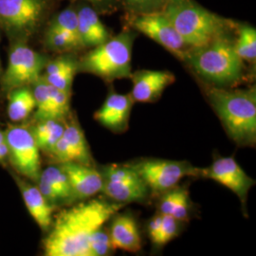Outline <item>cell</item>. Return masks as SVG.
<instances>
[{
    "instance_id": "cell-1",
    "label": "cell",
    "mask_w": 256,
    "mask_h": 256,
    "mask_svg": "<svg viewBox=\"0 0 256 256\" xmlns=\"http://www.w3.org/2000/svg\"><path fill=\"white\" fill-rule=\"evenodd\" d=\"M122 207V203L93 200L62 210L44 240L46 256H86L88 243Z\"/></svg>"
},
{
    "instance_id": "cell-2",
    "label": "cell",
    "mask_w": 256,
    "mask_h": 256,
    "mask_svg": "<svg viewBox=\"0 0 256 256\" xmlns=\"http://www.w3.org/2000/svg\"><path fill=\"white\" fill-rule=\"evenodd\" d=\"M208 97L230 138L239 146L254 144L256 88L229 90L214 86L208 92Z\"/></svg>"
},
{
    "instance_id": "cell-3",
    "label": "cell",
    "mask_w": 256,
    "mask_h": 256,
    "mask_svg": "<svg viewBox=\"0 0 256 256\" xmlns=\"http://www.w3.org/2000/svg\"><path fill=\"white\" fill-rule=\"evenodd\" d=\"M162 12L190 48L223 36L230 25L228 20L204 9L194 0H168Z\"/></svg>"
},
{
    "instance_id": "cell-4",
    "label": "cell",
    "mask_w": 256,
    "mask_h": 256,
    "mask_svg": "<svg viewBox=\"0 0 256 256\" xmlns=\"http://www.w3.org/2000/svg\"><path fill=\"white\" fill-rule=\"evenodd\" d=\"M185 61L203 79L218 86L232 84L242 77L243 60L234 44L224 36L204 46L189 48Z\"/></svg>"
},
{
    "instance_id": "cell-5",
    "label": "cell",
    "mask_w": 256,
    "mask_h": 256,
    "mask_svg": "<svg viewBox=\"0 0 256 256\" xmlns=\"http://www.w3.org/2000/svg\"><path fill=\"white\" fill-rule=\"evenodd\" d=\"M135 36V34L131 32H122L101 45L94 46L82 58L81 70L97 75L106 82L130 78Z\"/></svg>"
},
{
    "instance_id": "cell-6",
    "label": "cell",
    "mask_w": 256,
    "mask_h": 256,
    "mask_svg": "<svg viewBox=\"0 0 256 256\" xmlns=\"http://www.w3.org/2000/svg\"><path fill=\"white\" fill-rule=\"evenodd\" d=\"M149 189L155 192L168 191L184 176H202V168L186 162L146 160L132 164Z\"/></svg>"
},
{
    "instance_id": "cell-7",
    "label": "cell",
    "mask_w": 256,
    "mask_h": 256,
    "mask_svg": "<svg viewBox=\"0 0 256 256\" xmlns=\"http://www.w3.org/2000/svg\"><path fill=\"white\" fill-rule=\"evenodd\" d=\"M12 164L19 174L37 182L41 174L40 149L32 132L24 126H12L5 132Z\"/></svg>"
},
{
    "instance_id": "cell-8",
    "label": "cell",
    "mask_w": 256,
    "mask_h": 256,
    "mask_svg": "<svg viewBox=\"0 0 256 256\" xmlns=\"http://www.w3.org/2000/svg\"><path fill=\"white\" fill-rule=\"evenodd\" d=\"M102 192L119 203L144 200L149 188L132 165H111L102 174Z\"/></svg>"
},
{
    "instance_id": "cell-9",
    "label": "cell",
    "mask_w": 256,
    "mask_h": 256,
    "mask_svg": "<svg viewBox=\"0 0 256 256\" xmlns=\"http://www.w3.org/2000/svg\"><path fill=\"white\" fill-rule=\"evenodd\" d=\"M131 25L178 58L185 60L190 48L185 44L173 24L162 10L136 14L131 21Z\"/></svg>"
},
{
    "instance_id": "cell-10",
    "label": "cell",
    "mask_w": 256,
    "mask_h": 256,
    "mask_svg": "<svg viewBox=\"0 0 256 256\" xmlns=\"http://www.w3.org/2000/svg\"><path fill=\"white\" fill-rule=\"evenodd\" d=\"M46 66V59L26 45L14 46L10 54L8 68L3 76L4 86L8 90L34 84Z\"/></svg>"
},
{
    "instance_id": "cell-11",
    "label": "cell",
    "mask_w": 256,
    "mask_h": 256,
    "mask_svg": "<svg viewBox=\"0 0 256 256\" xmlns=\"http://www.w3.org/2000/svg\"><path fill=\"white\" fill-rule=\"evenodd\" d=\"M202 176L227 187L244 203L247 200L248 192L254 184V180L232 156L216 160L210 167L202 169Z\"/></svg>"
},
{
    "instance_id": "cell-12",
    "label": "cell",
    "mask_w": 256,
    "mask_h": 256,
    "mask_svg": "<svg viewBox=\"0 0 256 256\" xmlns=\"http://www.w3.org/2000/svg\"><path fill=\"white\" fill-rule=\"evenodd\" d=\"M45 9L44 0H0V23L12 30L32 28Z\"/></svg>"
},
{
    "instance_id": "cell-13",
    "label": "cell",
    "mask_w": 256,
    "mask_h": 256,
    "mask_svg": "<svg viewBox=\"0 0 256 256\" xmlns=\"http://www.w3.org/2000/svg\"><path fill=\"white\" fill-rule=\"evenodd\" d=\"M133 90L131 96L134 102H153L174 82V75L166 70H138L131 74Z\"/></svg>"
},
{
    "instance_id": "cell-14",
    "label": "cell",
    "mask_w": 256,
    "mask_h": 256,
    "mask_svg": "<svg viewBox=\"0 0 256 256\" xmlns=\"http://www.w3.org/2000/svg\"><path fill=\"white\" fill-rule=\"evenodd\" d=\"M133 104L131 94L111 93L95 113V119L112 132H124L128 128Z\"/></svg>"
},
{
    "instance_id": "cell-15",
    "label": "cell",
    "mask_w": 256,
    "mask_h": 256,
    "mask_svg": "<svg viewBox=\"0 0 256 256\" xmlns=\"http://www.w3.org/2000/svg\"><path fill=\"white\" fill-rule=\"evenodd\" d=\"M61 167L68 176L74 200H86L102 192V174L90 165L66 162L62 164Z\"/></svg>"
},
{
    "instance_id": "cell-16",
    "label": "cell",
    "mask_w": 256,
    "mask_h": 256,
    "mask_svg": "<svg viewBox=\"0 0 256 256\" xmlns=\"http://www.w3.org/2000/svg\"><path fill=\"white\" fill-rule=\"evenodd\" d=\"M14 178L18 184L20 192L28 214L42 230H48L52 224L54 205L46 200V198L40 192L38 187L25 182L18 178Z\"/></svg>"
},
{
    "instance_id": "cell-17",
    "label": "cell",
    "mask_w": 256,
    "mask_h": 256,
    "mask_svg": "<svg viewBox=\"0 0 256 256\" xmlns=\"http://www.w3.org/2000/svg\"><path fill=\"white\" fill-rule=\"evenodd\" d=\"M110 236L113 250L137 252L142 248L137 223L131 216H117L112 221Z\"/></svg>"
},
{
    "instance_id": "cell-18",
    "label": "cell",
    "mask_w": 256,
    "mask_h": 256,
    "mask_svg": "<svg viewBox=\"0 0 256 256\" xmlns=\"http://www.w3.org/2000/svg\"><path fill=\"white\" fill-rule=\"evenodd\" d=\"M78 14V36L82 46H97L110 39L108 28L94 10L84 6Z\"/></svg>"
},
{
    "instance_id": "cell-19",
    "label": "cell",
    "mask_w": 256,
    "mask_h": 256,
    "mask_svg": "<svg viewBox=\"0 0 256 256\" xmlns=\"http://www.w3.org/2000/svg\"><path fill=\"white\" fill-rule=\"evenodd\" d=\"M64 126H66L61 122V120H39L36 126L32 130L38 148L50 154L57 142L63 136Z\"/></svg>"
},
{
    "instance_id": "cell-20",
    "label": "cell",
    "mask_w": 256,
    "mask_h": 256,
    "mask_svg": "<svg viewBox=\"0 0 256 256\" xmlns=\"http://www.w3.org/2000/svg\"><path fill=\"white\" fill-rule=\"evenodd\" d=\"M34 110L36 100L32 92L24 86L12 90L8 106V116L10 120L14 122H21Z\"/></svg>"
},
{
    "instance_id": "cell-21",
    "label": "cell",
    "mask_w": 256,
    "mask_h": 256,
    "mask_svg": "<svg viewBox=\"0 0 256 256\" xmlns=\"http://www.w3.org/2000/svg\"><path fill=\"white\" fill-rule=\"evenodd\" d=\"M63 137L68 142V146L72 152L74 162L90 165L92 156L82 129L76 124L66 126Z\"/></svg>"
},
{
    "instance_id": "cell-22",
    "label": "cell",
    "mask_w": 256,
    "mask_h": 256,
    "mask_svg": "<svg viewBox=\"0 0 256 256\" xmlns=\"http://www.w3.org/2000/svg\"><path fill=\"white\" fill-rule=\"evenodd\" d=\"M39 178L45 180L50 185H52L55 190L59 192L63 202L74 200L68 176L64 173V171L61 166L60 167H56V166L48 167L44 171L41 172Z\"/></svg>"
},
{
    "instance_id": "cell-23",
    "label": "cell",
    "mask_w": 256,
    "mask_h": 256,
    "mask_svg": "<svg viewBox=\"0 0 256 256\" xmlns=\"http://www.w3.org/2000/svg\"><path fill=\"white\" fill-rule=\"evenodd\" d=\"M240 58L248 62H254L256 58V30L254 28L247 25L239 28L238 42L234 44Z\"/></svg>"
},
{
    "instance_id": "cell-24",
    "label": "cell",
    "mask_w": 256,
    "mask_h": 256,
    "mask_svg": "<svg viewBox=\"0 0 256 256\" xmlns=\"http://www.w3.org/2000/svg\"><path fill=\"white\" fill-rule=\"evenodd\" d=\"M32 94L36 100V118L38 120L50 119V84L44 78H39L34 82Z\"/></svg>"
},
{
    "instance_id": "cell-25",
    "label": "cell",
    "mask_w": 256,
    "mask_h": 256,
    "mask_svg": "<svg viewBox=\"0 0 256 256\" xmlns=\"http://www.w3.org/2000/svg\"><path fill=\"white\" fill-rule=\"evenodd\" d=\"M46 41L50 48L57 52H66L82 46L75 37L50 27L46 32Z\"/></svg>"
},
{
    "instance_id": "cell-26",
    "label": "cell",
    "mask_w": 256,
    "mask_h": 256,
    "mask_svg": "<svg viewBox=\"0 0 256 256\" xmlns=\"http://www.w3.org/2000/svg\"><path fill=\"white\" fill-rule=\"evenodd\" d=\"M77 68H78V66L76 64V62L72 60L63 70H59L56 74L45 75L43 78L46 80L48 84L54 86L57 90L70 92L74 75L77 72Z\"/></svg>"
},
{
    "instance_id": "cell-27",
    "label": "cell",
    "mask_w": 256,
    "mask_h": 256,
    "mask_svg": "<svg viewBox=\"0 0 256 256\" xmlns=\"http://www.w3.org/2000/svg\"><path fill=\"white\" fill-rule=\"evenodd\" d=\"M50 119H63L70 110V92L57 90L56 88L50 84Z\"/></svg>"
},
{
    "instance_id": "cell-28",
    "label": "cell",
    "mask_w": 256,
    "mask_h": 256,
    "mask_svg": "<svg viewBox=\"0 0 256 256\" xmlns=\"http://www.w3.org/2000/svg\"><path fill=\"white\" fill-rule=\"evenodd\" d=\"M50 27L66 32L80 42L78 36V14L74 10L66 9L59 12Z\"/></svg>"
},
{
    "instance_id": "cell-29",
    "label": "cell",
    "mask_w": 256,
    "mask_h": 256,
    "mask_svg": "<svg viewBox=\"0 0 256 256\" xmlns=\"http://www.w3.org/2000/svg\"><path fill=\"white\" fill-rule=\"evenodd\" d=\"M112 250L113 248L110 241V232L102 226L96 230L90 238L86 256H108Z\"/></svg>"
},
{
    "instance_id": "cell-30",
    "label": "cell",
    "mask_w": 256,
    "mask_h": 256,
    "mask_svg": "<svg viewBox=\"0 0 256 256\" xmlns=\"http://www.w3.org/2000/svg\"><path fill=\"white\" fill-rule=\"evenodd\" d=\"M178 230L180 221L174 218L172 216L164 214L160 230L152 242L158 246H164L176 236Z\"/></svg>"
},
{
    "instance_id": "cell-31",
    "label": "cell",
    "mask_w": 256,
    "mask_h": 256,
    "mask_svg": "<svg viewBox=\"0 0 256 256\" xmlns=\"http://www.w3.org/2000/svg\"><path fill=\"white\" fill-rule=\"evenodd\" d=\"M167 2L168 0H124L128 9L134 14L162 10Z\"/></svg>"
},
{
    "instance_id": "cell-32",
    "label": "cell",
    "mask_w": 256,
    "mask_h": 256,
    "mask_svg": "<svg viewBox=\"0 0 256 256\" xmlns=\"http://www.w3.org/2000/svg\"><path fill=\"white\" fill-rule=\"evenodd\" d=\"M188 194L184 188H172L162 196L158 205V210L162 214H171L174 207L182 200L183 196Z\"/></svg>"
},
{
    "instance_id": "cell-33",
    "label": "cell",
    "mask_w": 256,
    "mask_h": 256,
    "mask_svg": "<svg viewBox=\"0 0 256 256\" xmlns=\"http://www.w3.org/2000/svg\"><path fill=\"white\" fill-rule=\"evenodd\" d=\"M189 207H190L189 194H186L182 198V200L178 202V204L174 207V210L171 212L170 216H172L174 218L178 221H184L188 218Z\"/></svg>"
},
{
    "instance_id": "cell-34",
    "label": "cell",
    "mask_w": 256,
    "mask_h": 256,
    "mask_svg": "<svg viewBox=\"0 0 256 256\" xmlns=\"http://www.w3.org/2000/svg\"><path fill=\"white\" fill-rule=\"evenodd\" d=\"M162 218H164V214H160L158 216H156L155 218L151 220L150 223H149L148 232H149V236H150V238H151L152 241L158 236V234L160 230V226H162Z\"/></svg>"
},
{
    "instance_id": "cell-35",
    "label": "cell",
    "mask_w": 256,
    "mask_h": 256,
    "mask_svg": "<svg viewBox=\"0 0 256 256\" xmlns=\"http://www.w3.org/2000/svg\"><path fill=\"white\" fill-rule=\"evenodd\" d=\"M90 2H92V4L101 7L102 9H106V10L113 8L115 2L117 0H88Z\"/></svg>"
},
{
    "instance_id": "cell-36",
    "label": "cell",
    "mask_w": 256,
    "mask_h": 256,
    "mask_svg": "<svg viewBox=\"0 0 256 256\" xmlns=\"http://www.w3.org/2000/svg\"><path fill=\"white\" fill-rule=\"evenodd\" d=\"M9 155V149L6 144V140L0 144V162L5 160Z\"/></svg>"
},
{
    "instance_id": "cell-37",
    "label": "cell",
    "mask_w": 256,
    "mask_h": 256,
    "mask_svg": "<svg viewBox=\"0 0 256 256\" xmlns=\"http://www.w3.org/2000/svg\"><path fill=\"white\" fill-rule=\"evenodd\" d=\"M6 140H5V132H2V131H0V144H2V142H4Z\"/></svg>"
},
{
    "instance_id": "cell-38",
    "label": "cell",
    "mask_w": 256,
    "mask_h": 256,
    "mask_svg": "<svg viewBox=\"0 0 256 256\" xmlns=\"http://www.w3.org/2000/svg\"><path fill=\"white\" fill-rule=\"evenodd\" d=\"M0 68H1V66H0Z\"/></svg>"
}]
</instances>
